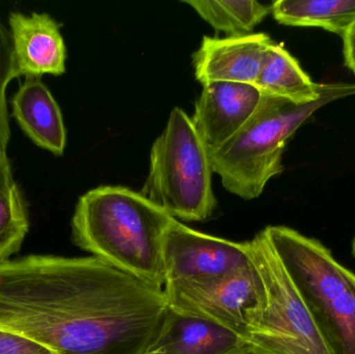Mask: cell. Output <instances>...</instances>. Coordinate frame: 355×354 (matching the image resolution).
I'll use <instances>...</instances> for the list:
<instances>
[{
    "label": "cell",
    "mask_w": 355,
    "mask_h": 354,
    "mask_svg": "<svg viewBox=\"0 0 355 354\" xmlns=\"http://www.w3.org/2000/svg\"><path fill=\"white\" fill-rule=\"evenodd\" d=\"M15 78L17 77L15 74L10 33L0 22V155L6 154L10 141V122L6 93L8 85Z\"/></svg>",
    "instance_id": "obj_18"
},
{
    "label": "cell",
    "mask_w": 355,
    "mask_h": 354,
    "mask_svg": "<svg viewBox=\"0 0 355 354\" xmlns=\"http://www.w3.org/2000/svg\"><path fill=\"white\" fill-rule=\"evenodd\" d=\"M352 95L355 83H327L320 99L308 104L262 95L248 122L210 152L213 172L229 193L246 201L257 199L268 181L283 172L284 149L295 131L319 108Z\"/></svg>",
    "instance_id": "obj_3"
},
{
    "label": "cell",
    "mask_w": 355,
    "mask_h": 354,
    "mask_svg": "<svg viewBox=\"0 0 355 354\" xmlns=\"http://www.w3.org/2000/svg\"><path fill=\"white\" fill-rule=\"evenodd\" d=\"M213 172L210 152L191 118L175 107L152 145L149 175L141 195L175 220L205 222L217 206Z\"/></svg>",
    "instance_id": "obj_5"
},
{
    "label": "cell",
    "mask_w": 355,
    "mask_h": 354,
    "mask_svg": "<svg viewBox=\"0 0 355 354\" xmlns=\"http://www.w3.org/2000/svg\"><path fill=\"white\" fill-rule=\"evenodd\" d=\"M262 286L244 340L256 354H329L312 317L264 233L246 241Z\"/></svg>",
    "instance_id": "obj_6"
},
{
    "label": "cell",
    "mask_w": 355,
    "mask_h": 354,
    "mask_svg": "<svg viewBox=\"0 0 355 354\" xmlns=\"http://www.w3.org/2000/svg\"><path fill=\"white\" fill-rule=\"evenodd\" d=\"M248 347L241 336L219 324L170 309L144 354H234Z\"/></svg>",
    "instance_id": "obj_12"
},
{
    "label": "cell",
    "mask_w": 355,
    "mask_h": 354,
    "mask_svg": "<svg viewBox=\"0 0 355 354\" xmlns=\"http://www.w3.org/2000/svg\"><path fill=\"white\" fill-rule=\"evenodd\" d=\"M271 12L281 24L320 27L344 37L355 24V0H279Z\"/></svg>",
    "instance_id": "obj_15"
},
{
    "label": "cell",
    "mask_w": 355,
    "mask_h": 354,
    "mask_svg": "<svg viewBox=\"0 0 355 354\" xmlns=\"http://www.w3.org/2000/svg\"><path fill=\"white\" fill-rule=\"evenodd\" d=\"M234 354H256V353H252V351H250L248 347V348L243 349V351H239V353H236Z\"/></svg>",
    "instance_id": "obj_21"
},
{
    "label": "cell",
    "mask_w": 355,
    "mask_h": 354,
    "mask_svg": "<svg viewBox=\"0 0 355 354\" xmlns=\"http://www.w3.org/2000/svg\"><path fill=\"white\" fill-rule=\"evenodd\" d=\"M273 43L263 33L241 37H204L193 54L196 79L202 85L212 82L254 85L265 54Z\"/></svg>",
    "instance_id": "obj_11"
},
{
    "label": "cell",
    "mask_w": 355,
    "mask_h": 354,
    "mask_svg": "<svg viewBox=\"0 0 355 354\" xmlns=\"http://www.w3.org/2000/svg\"><path fill=\"white\" fill-rule=\"evenodd\" d=\"M12 116L37 147L62 156L67 130L60 105L42 78L27 77L12 100Z\"/></svg>",
    "instance_id": "obj_13"
},
{
    "label": "cell",
    "mask_w": 355,
    "mask_h": 354,
    "mask_svg": "<svg viewBox=\"0 0 355 354\" xmlns=\"http://www.w3.org/2000/svg\"><path fill=\"white\" fill-rule=\"evenodd\" d=\"M346 66L355 73V24L343 37Z\"/></svg>",
    "instance_id": "obj_20"
},
{
    "label": "cell",
    "mask_w": 355,
    "mask_h": 354,
    "mask_svg": "<svg viewBox=\"0 0 355 354\" xmlns=\"http://www.w3.org/2000/svg\"><path fill=\"white\" fill-rule=\"evenodd\" d=\"M264 96L283 98L298 104L320 99L327 85L313 82L297 60L282 44L273 43L265 54L256 83Z\"/></svg>",
    "instance_id": "obj_14"
},
{
    "label": "cell",
    "mask_w": 355,
    "mask_h": 354,
    "mask_svg": "<svg viewBox=\"0 0 355 354\" xmlns=\"http://www.w3.org/2000/svg\"><path fill=\"white\" fill-rule=\"evenodd\" d=\"M164 289L173 311L214 322L243 339L248 317L262 299L260 278L250 261L214 280L166 285Z\"/></svg>",
    "instance_id": "obj_7"
},
{
    "label": "cell",
    "mask_w": 355,
    "mask_h": 354,
    "mask_svg": "<svg viewBox=\"0 0 355 354\" xmlns=\"http://www.w3.org/2000/svg\"><path fill=\"white\" fill-rule=\"evenodd\" d=\"M0 354H58L19 335L0 330Z\"/></svg>",
    "instance_id": "obj_19"
},
{
    "label": "cell",
    "mask_w": 355,
    "mask_h": 354,
    "mask_svg": "<svg viewBox=\"0 0 355 354\" xmlns=\"http://www.w3.org/2000/svg\"><path fill=\"white\" fill-rule=\"evenodd\" d=\"M170 307L162 287L99 258L0 262V330L58 354H144Z\"/></svg>",
    "instance_id": "obj_1"
},
{
    "label": "cell",
    "mask_w": 355,
    "mask_h": 354,
    "mask_svg": "<svg viewBox=\"0 0 355 354\" xmlns=\"http://www.w3.org/2000/svg\"><path fill=\"white\" fill-rule=\"evenodd\" d=\"M329 354H355V274L316 239L283 226L263 230Z\"/></svg>",
    "instance_id": "obj_4"
},
{
    "label": "cell",
    "mask_w": 355,
    "mask_h": 354,
    "mask_svg": "<svg viewBox=\"0 0 355 354\" xmlns=\"http://www.w3.org/2000/svg\"><path fill=\"white\" fill-rule=\"evenodd\" d=\"M352 254H354V256L355 257V237L354 239V242H352Z\"/></svg>",
    "instance_id": "obj_22"
},
{
    "label": "cell",
    "mask_w": 355,
    "mask_h": 354,
    "mask_svg": "<svg viewBox=\"0 0 355 354\" xmlns=\"http://www.w3.org/2000/svg\"><path fill=\"white\" fill-rule=\"evenodd\" d=\"M184 3L227 37L250 35L271 12V6L256 0H185Z\"/></svg>",
    "instance_id": "obj_17"
},
{
    "label": "cell",
    "mask_w": 355,
    "mask_h": 354,
    "mask_svg": "<svg viewBox=\"0 0 355 354\" xmlns=\"http://www.w3.org/2000/svg\"><path fill=\"white\" fill-rule=\"evenodd\" d=\"M26 204L12 176L8 154L0 155V262L18 253L28 233Z\"/></svg>",
    "instance_id": "obj_16"
},
{
    "label": "cell",
    "mask_w": 355,
    "mask_h": 354,
    "mask_svg": "<svg viewBox=\"0 0 355 354\" xmlns=\"http://www.w3.org/2000/svg\"><path fill=\"white\" fill-rule=\"evenodd\" d=\"M261 98L262 94L256 85L248 83L202 85L191 121L209 152L227 143L248 122Z\"/></svg>",
    "instance_id": "obj_10"
},
{
    "label": "cell",
    "mask_w": 355,
    "mask_h": 354,
    "mask_svg": "<svg viewBox=\"0 0 355 354\" xmlns=\"http://www.w3.org/2000/svg\"><path fill=\"white\" fill-rule=\"evenodd\" d=\"M8 24L17 78L60 76L66 72V44L60 23L49 14L12 12Z\"/></svg>",
    "instance_id": "obj_9"
},
{
    "label": "cell",
    "mask_w": 355,
    "mask_h": 354,
    "mask_svg": "<svg viewBox=\"0 0 355 354\" xmlns=\"http://www.w3.org/2000/svg\"><path fill=\"white\" fill-rule=\"evenodd\" d=\"M166 285L205 282L250 264L246 242L238 243L192 230L175 220L164 245Z\"/></svg>",
    "instance_id": "obj_8"
},
{
    "label": "cell",
    "mask_w": 355,
    "mask_h": 354,
    "mask_svg": "<svg viewBox=\"0 0 355 354\" xmlns=\"http://www.w3.org/2000/svg\"><path fill=\"white\" fill-rule=\"evenodd\" d=\"M174 220L141 193L100 186L79 199L73 240L94 257L164 288V238Z\"/></svg>",
    "instance_id": "obj_2"
}]
</instances>
